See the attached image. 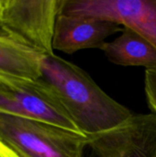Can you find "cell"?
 I'll return each instance as SVG.
<instances>
[{"instance_id": "6da1fadb", "label": "cell", "mask_w": 156, "mask_h": 157, "mask_svg": "<svg viewBox=\"0 0 156 157\" xmlns=\"http://www.w3.org/2000/svg\"><path fill=\"white\" fill-rule=\"evenodd\" d=\"M41 72L79 131L87 136L112 130L133 114L107 95L86 72L55 54L44 55Z\"/></svg>"}, {"instance_id": "7a4b0ae2", "label": "cell", "mask_w": 156, "mask_h": 157, "mask_svg": "<svg viewBox=\"0 0 156 157\" xmlns=\"http://www.w3.org/2000/svg\"><path fill=\"white\" fill-rule=\"evenodd\" d=\"M0 139L22 157H83L89 141L82 132L2 113Z\"/></svg>"}, {"instance_id": "3957f363", "label": "cell", "mask_w": 156, "mask_h": 157, "mask_svg": "<svg viewBox=\"0 0 156 157\" xmlns=\"http://www.w3.org/2000/svg\"><path fill=\"white\" fill-rule=\"evenodd\" d=\"M0 113L81 132L56 89L43 78L0 76Z\"/></svg>"}, {"instance_id": "277c9868", "label": "cell", "mask_w": 156, "mask_h": 157, "mask_svg": "<svg viewBox=\"0 0 156 157\" xmlns=\"http://www.w3.org/2000/svg\"><path fill=\"white\" fill-rule=\"evenodd\" d=\"M63 0H4L3 33L45 55L54 54L52 40Z\"/></svg>"}, {"instance_id": "5b68a950", "label": "cell", "mask_w": 156, "mask_h": 157, "mask_svg": "<svg viewBox=\"0 0 156 157\" xmlns=\"http://www.w3.org/2000/svg\"><path fill=\"white\" fill-rule=\"evenodd\" d=\"M88 138L83 157H156V115L132 114L118 127Z\"/></svg>"}, {"instance_id": "8992f818", "label": "cell", "mask_w": 156, "mask_h": 157, "mask_svg": "<svg viewBox=\"0 0 156 157\" xmlns=\"http://www.w3.org/2000/svg\"><path fill=\"white\" fill-rule=\"evenodd\" d=\"M61 12L129 26L156 47V0H63Z\"/></svg>"}, {"instance_id": "52a82bcc", "label": "cell", "mask_w": 156, "mask_h": 157, "mask_svg": "<svg viewBox=\"0 0 156 157\" xmlns=\"http://www.w3.org/2000/svg\"><path fill=\"white\" fill-rule=\"evenodd\" d=\"M116 21L88 16L60 13L52 40L53 50L72 54L84 49H100L110 35L120 32Z\"/></svg>"}, {"instance_id": "ba28073f", "label": "cell", "mask_w": 156, "mask_h": 157, "mask_svg": "<svg viewBox=\"0 0 156 157\" xmlns=\"http://www.w3.org/2000/svg\"><path fill=\"white\" fill-rule=\"evenodd\" d=\"M120 35L102 48L108 60L122 66L156 68V47L136 29L123 26Z\"/></svg>"}, {"instance_id": "9c48e42d", "label": "cell", "mask_w": 156, "mask_h": 157, "mask_svg": "<svg viewBox=\"0 0 156 157\" xmlns=\"http://www.w3.org/2000/svg\"><path fill=\"white\" fill-rule=\"evenodd\" d=\"M44 55L5 33L0 34V76L42 78L41 65Z\"/></svg>"}, {"instance_id": "30bf717a", "label": "cell", "mask_w": 156, "mask_h": 157, "mask_svg": "<svg viewBox=\"0 0 156 157\" xmlns=\"http://www.w3.org/2000/svg\"><path fill=\"white\" fill-rule=\"evenodd\" d=\"M144 87L148 107L151 112L156 115V68L146 69Z\"/></svg>"}, {"instance_id": "8fae6325", "label": "cell", "mask_w": 156, "mask_h": 157, "mask_svg": "<svg viewBox=\"0 0 156 157\" xmlns=\"http://www.w3.org/2000/svg\"><path fill=\"white\" fill-rule=\"evenodd\" d=\"M0 157H22L8 144L0 139Z\"/></svg>"}, {"instance_id": "7c38bea8", "label": "cell", "mask_w": 156, "mask_h": 157, "mask_svg": "<svg viewBox=\"0 0 156 157\" xmlns=\"http://www.w3.org/2000/svg\"><path fill=\"white\" fill-rule=\"evenodd\" d=\"M3 3H4V0H0V18H1L2 9H3Z\"/></svg>"}]
</instances>
